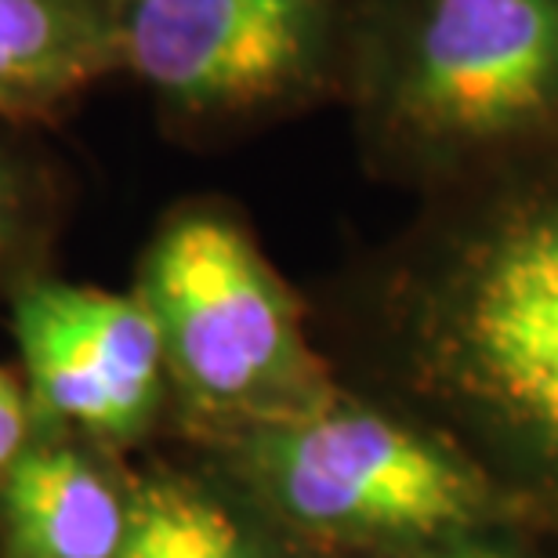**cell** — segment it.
Returning <instances> with one entry per match:
<instances>
[{"mask_svg":"<svg viewBox=\"0 0 558 558\" xmlns=\"http://www.w3.org/2000/svg\"><path fill=\"white\" fill-rule=\"evenodd\" d=\"M371 298L446 414L558 505V167L428 196Z\"/></svg>","mask_w":558,"mask_h":558,"instance_id":"obj_1","label":"cell"},{"mask_svg":"<svg viewBox=\"0 0 558 558\" xmlns=\"http://www.w3.org/2000/svg\"><path fill=\"white\" fill-rule=\"evenodd\" d=\"M341 106L424 196L558 167V0H360Z\"/></svg>","mask_w":558,"mask_h":558,"instance_id":"obj_2","label":"cell"},{"mask_svg":"<svg viewBox=\"0 0 558 558\" xmlns=\"http://www.w3.org/2000/svg\"><path fill=\"white\" fill-rule=\"evenodd\" d=\"M135 298L160 333L167 381L232 439L338 392L294 290L229 204L174 207L142 254Z\"/></svg>","mask_w":558,"mask_h":558,"instance_id":"obj_3","label":"cell"},{"mask_svg":"<svg viewBox=\"0 0 558 558\" xmlns=\"http://www.w3.org/2000/svg\"><path fill=\"white\" fill-rule=\"evenodd\" d=\"M360 0H117L120 73L174 131L229 135L341 102Z\"/></svg>","mask_w":558,"mask_h":558,"instance_id":"obj_4","label":"cell"},{"mask_svg":"<svg viewBox=\"0 0 558 558\" xmlns=\"http://www.w3.org/2000/svg\"><path fill=\"white\" fill-rule=\"evenodd\" d=\"M236 446L265 505L319 541L446 544L494 511L464 457L341 392L236 435Z\"/></svg>","mask_w":558,"mask_h":558,"instance_id":"obj_5","label":"cell"},{"mask_svg":"<svg viewBox=\"0 0 558 558\" xmlns=\"http://www.w3.org/2000/svg\"><path fill=\"white\" fill-rule=\"evenodd\" d=\"M37 432L131 442L153 428L167 392L163 344L131 294L26 276L11 301Z\"/></svg>","mask_w":558,"mask_h":558,"instance_id":"obj_6","label":"cell"},{"mask_svg":"<svg viewBox=\"0 0 558 558\" xmlns=\"http://www.w3.org/2000/svg\"><path fill=\"white\" fill-rule=\"evenodd\" d=\"M135 519V486L92 453L33 442L0 483L4 558H120Z\"/></svg>","mask_w":558,"mask_h":558,"instance_id":"obj_7","label":"cell"},{"mask_svg":"<svg viewBox=\"0 0 558 558\" xmlns=\"http://www.w3.org/2000/svg\"><path fill=\"white\" fill-rule=\"evenodd\" d=\"M109 73L117 0H0V117H48Z\"/></svg>","mask_w":558,"mask_h":558,"instance_id":"obj_8","label":"cell"},{"mask_svg":"<svg viewBox=\"0 0 558 558\" xmlns=\"http://www.w3.org/2000/svg\"><path fill=\"white\" fill-rule=\"evenodd\" d=\"M120 558H272L236 511L185 478L135 486V519Z\"/></svg>","mask_w":558,"mask_h":558,"instance_id":"obj_9","label":"cell"},{"mask_svg":"<svg viewBox=\"0 0 558 558\" xmlns=\"http://www.w3.org/2000/svg\"><path fill=\"white\" fill-rule=\"evenodd\" d=\"M37 193L26 163L0 142V262L15 258L33 236Z\"/></svg>","mask_w":558,"mask_h":558,"instance_id":"obj_10","label":"cell"},{"mask_svg":"<svg viewBox=\"0 0 558 558\" xmlns=\"http://www.w3.org/2000/svg\"><path fill=\"white\" fill-rule=\"evenodd\" d=\"M33 435V414H29V399L19 388V381L0 366V483L8 478V472L15 468V461L29 450Z\"/></svg>","mask_w":558,"mask_h":558,"instance_id":"obj_11","label":"cell"},{"mask_svg":"<svg viewBox=\"0 0 558 558\" xmlns=\"http://www.w3.org/2000/svg\"><path fill=\"white\" fill-rule=\"evenodd\" d=\"M424 558H505L497 548H486L478 541H446L439 544V551L424 555Z\"/></svg>","mask_w":558,"mask_h":558,"instance_id":"obj_12","label":"cell"}]
</instances>
